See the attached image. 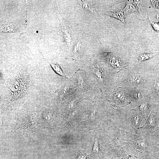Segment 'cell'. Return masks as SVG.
I'll return each instance as SVG.
<instances>
[{
  "mask_svg": "<svg viewBox=\"0 0 159 159\" xmlns=\"http://www.w3.org/2000/svg\"><path fill=\"white\" fill-rule=\"evenodd\" d=\"M112 105L115 108H118L125 107L130 102L125 97L122 92L116 91L112 96Z\"/></svg>",
  "mask_w": 159,
  "mask_h": 159,
  "instance_id": "obj_9",
  "label": "cell"
},
{
  "mask_svg": "<svg viewBox=\"0 0 159 159\" xmlns=\"http://www.w3.org/2000/svg\"><path fill=\"white\" fill-rule=\"evenodd\" d=\"M82 46L81 42L79 41L74 44L72 49V56L76 58L79 57L82 52Z\"/></svg>",
  "mask_w": 159,
  "mask_h": 159,
  "instance_id": "obj_17",
  "label": "cell"
},
{
  "mask_svg": "<svg viewBox=\"0 0 159 159\" xmlns=\"http://www.w3.org/2000/svg\"><path fill=\"white\" fill-rule=\"evenodd\" d=\"M158 119L155 113L152 111L146 121L145 123L139 129H146L150 132H154L158 129Z\"/></svg>",
  "mask_w": 159,
  "mask_h": 159,
  "instance_id": "obj_8",
  "label": "cell"
},
{
  "mask_svg": "<svg viewBox=\"0 0 159 159\" xmlns=\"http://www.w3.org/2000/svg\"><path fill=\"white\" fill-rule=\"evenodd\" d=\"M74 82L77 89L86 93L90 91V87L87 78L84 72L79 70L77 72Z\"/></svg>",
  "mask_w": 159,
  "mask_h": 159,
  "instance_id": "obj_4",
  "label": "cell"
},
{
  "mask_svg": "<svg viewBox=\"0 0 159 159\" xmlns=\"http://www.w3.org/2000/svg\"><path fill=\"white\" fill-rule=\"evenodd\" d=\"M81 2L83 9L85 11H88L93 14H96L97 9L92 1L82 0Z\"/></svg>",
  "mask_w": 159,
  "mask_h": 159,
  "instance_id": "obj_14",
  "label": "cell"
},
{
  "mask_svg": "<svg viewBox=\"0 0 159 159\" xmlns=\"http://www.w3.org/2000/svg\"><path fill=\"white\" fill-rule=\"evenodd\" d=\"M144 82V80L140 76L133 74L127 78L125 83L127 85L129 86H137L142 84Z\"/></svg>",
  "mask_w": 159,
  "mask_h": 159,
  "instance_id": "obj_13",
  "label": "cell"
},
{
  "mask_svg": "<svg viewBox=\"0 0 159 159\" xmlns=\"http://www.w3.org/2000/svg\"><path fill=\"white\" fill-rule=\"evenodd\" d=\"M141 93L138 91H133L130 92V96L135 99L139 100L142 97Z\"/></svg>",
  "mask_w": 159,
  "mask_h": 159,
  "instance_id": "obj_21",
  "label": "cell"
},
{
  "mask_svg": "<svg viewBox=\"0 0 159 159\" xmlns=\"http://www.w3.org/2000/svg\"><path fill=\"white\" fill-rule=\"evenodd\" d=\"M77 154L75 159H88L89 156L83 150H79L77 153Z\"/></svg>",
  "mask_w": 159,
  "mask_h": 159,
  "instance_id": "obj_20",
  "label": "cell"
},
{
  "mask_svg": "<svg viewBox=\"0 0 159 159\" xmlns=\"http://www.w3.org/2000/svg\"><path fill=\"white\" fill-rule=\"evenodd\" d=\"M121 3L125 2L126 6L122 10L125 17L135 11H138L142 14L144 8L143 1L142 0H121Z\"/></svg>",
  "mask_w": 159,
  "mask_h": 159,
  "instance_id": "obj_3",
  "label": "cell"
},
{
  "mask_svg": "<svg viewBox=\"0 0 159 159\" xmlns=\"http://www.w3.org/2000/svg\"><path fill=\"white\" fill-rule=\"evenodd\" d=\"M137 110L146 120L150 111V105L149 101L146 99H144L137 106Z\"/></svg>",
  "mask_w": 159,
  "mask_h": 159,
  "instance_id": "obj_10",
  "label": "cell"
},
{
  "mask_svg": "<svg viewBox=\"0 0 159 159\" xmlns=\"http://www.w3.org/2000/svg\"><path fill=\"white\" fill-rule=\"evenodd\" d=\"M77 89L74 80L69 79L66 81L61 87L56 90L58 101L62 104L66 102Z\"/></svg>",
  "mask_w": 159,
  "mask_h": 159,
  "instance_id": "obj_2",
  "label": "cell"
},
{
  "mask_svg": "<svg viewBox=\"0 0 159 159\" xmlns=\"http://www.w3.org/2000/svg\"><path fill=\"white\" fill-rule=\"evenodd\" d=\"M149 20L151 24L153 29L156 32H159V24L149 19Z\"/></svg>",
  "mask_w": 159,
  "mask_h": 159,
  "instance_id": "obj_22",
  "label": "cell"
},
{
  "mask_svg": "<svg viewBox=\"0 0 159 159\" xmlns=\"http://www.w3.org/2000/svg\"><path fill=\"white\" fill-rule=\"evenodd\" d=\"M48 62L49 63L54 71L57 74L63 77L67 78L60 66L58 64L53 63L49 61Z\"/></svg>",
  "mask_w": 159,
  "mask_h": 159,
  "instance_id": "obj_19",
  "label": "cell"
},
{
  "mask_svg": "<svg viewBox=\"0 0 159 159\" xmlns=\"http://www.w3.org/2000/svg\"><path fill=\"white\" fill-rule=\"evenodd\" d=\"M117 159H128V158H119Z\"/></svg>",
  "mask_w": 159,
  "mask_h": 159,
  "instance_id": "obj_24",
  "label": "cell"
},
{
  "mask_svg": "<svg viewBox=\"0 0 159 159\" xmlns=\"http://www.w3.org/2000/svg\"><path fill=\"white\" fill-rule=\"evenodd\" d=\"M17 24L14 22L8 23L1 26L2 32L5 33L15 32L18 30Z\"/></svg>",
  "mask_w": 159,
  "mask_h": 159,
  "instance_id": "obj_15",
  "label": "cell"
},
{
  "mask_svg": "<svg viewBox=\"0 0 159 159\" xmlns=\"http://www.w3.org/2000/svg\"><path fill=\"white\" fill-rule=\"evenodd\" d=\"M109 62L110 64L118 71L126 67L129 64L123 61L120 57L113 53L109 54Z\"/></svg>",
  "mask_w": 159,
  "mask_h": 159,
  "instance_id": "obj_7",
  "label": "cell"
},
{
  "mask_svg": "<svg viewBox=\"0 0 159 159\" xmlns=\"http://www.w3.org/2000/svg\"></svg>",
  "mask_w": 159,
  "mask_h": 159,
  "instance_id": "obj_25",
  "label": "cell"
},
{
  "mask_svg": "<svg viewBox=\"0 0 159 159\" xmlns=\"http://www.w3.org/2000/svg\"><path fill=\"white\" fill-rule=\"evenodd\" d=\"M150 1L154 8L159 10V0H151Z\"/></svg>",
  "mask_w": 159,
  "mask_h": 159,
  "instance_id": "obj_23",
  "label": "cell"
},
{
  "mask_svg": "<svg viewBox=\"0 0 159 159\" xmlns=\"http://www.w3.org/2000/svg\"><path fill=\"white\" fill-rule=\"evenodd\" d=\"M143 117L137 110L132 109L130 111L127 123L137 133L139 127L143 119Z\"/></svg>",
  "mask_w": 159,
  "mask_h": 159,
  "instance_id": "obj_5",
  "label": "cell"
},
{
  "mask_svg": "<svg viewBox=\"0 0 159 159\" xmlns=\"http://www.w3.org/2000/svg\"><path fill=\"white\" fill-rule=\"evenodd\" d=\"M92 69L96 76L102 82L106 81L107 77L103 68L101 64L97 62L92 65Z\"/></svg>",
  "mask_w": 159,
  "mask_h": 159,
  "instance_id": "obj_12",
  "label": "cell"
},
{
  "mask_svg": "<svg viewBox=\"0 0 159 159\" xmlns=\"http://www.w3.org/2000/svg\"><path fill=\"white\" fill-rule=\"evenodd\" d=\"M58 13L59 21L61 24V27L58 32L62 35L64 40L69 46L72 40V29L70 26L64 24L60 16Z\"/></svg>",
  "mask_w": 159,
  "mask_h": 159,
  "instance_id": "obj_6",
  "label": "cell"
},
{
  "mask_svg": "<svg viewBox=\"0 0 159 159\" xmlns=\"http://www.w3.org/2000/svg\"><path fill=\"white\" fill-rule=\"evenodd\" d=\"M105 13L109 16L120 20L125 24V15L122 10L120 11H106Z\"/></svg>",
  "mask_w": 159,
  "mask_h": 159,
  "instance_id": "obj_18",
  "label": "cell"
},
{
  "mask_svg": "<svg viewBox=\"0 0 159 159\" xmlns=\"http://www.w3.org/2000/svg\"><path fill=\"white\" fill-rule=\"evenodd\" d=\"M94 139V143L91 152L89 156H94L97 158H101L102 151L100 147L99 142L98 134L95 132Z\"/></svg>",
  "mask_w": 159,
  "mask_h": 159,
  "instance_id": "obj_11",
  "label": "cell"
},
{
  "mask_svg": "<svg viewBox=\"0 0 159 159\" xmlns=\"http://www.w3.org/2000/svg\"><path fill=\"white\" fill-rule=\"evenodd\" d=\"M158 54L159 52H141L138 56L139 63L146 60L152 59Z\"/></svg>",
  "mask_w": 159,
  "mask_h": 159,
  "instance_id": "obj_16",
  "label": "cell"
},
{
  "mask_svg": "<svg viewBox=\"0 0 159 159\" xmlns=\"http://www.w3.org/2000/svg\"><path fill=\"white\" fill-rule=\"evenodd\" d=\"M11 73L12 75H10L6 80V82L4 85L3 90H1L3 92L1 94L4 93V96H5L6 100L11 102H14V101H19L24 96H26L27 95L29 96V90L32 89V83H35V79L37 77H32L34 75H32L31 72H15V73L13 72Z\"/></svg>",
  "mask_w": 159,
  "mask_h": 159,
  "instance_id": "obj_1",
  "label": "cell"
}]
</instances>
